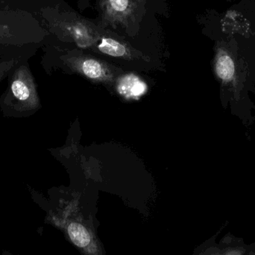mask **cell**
I'll return each mask as SVG.
<instances>
[{
	"instance_id": "obj_1",
	"label": "cell",
	"mask_w": 255,
	"mask_h": 255,
	"mask_svg": "<svg viewBox=\"0 0 255 255\" xmlns=\"http://www.w3.org/2000/svg\"><path fill=\"white\" fill-rule=\"evenodd\" d=\"M213 67L223 94L233 99L255 93V38L215 26Z\"/></svg>"
},
{
	"instance_id": "obj_2",
	"label": "cell",
	"mask_w": 255,
	"mask_h": 255,
	"mask_svg": "<svg viewBox=\"0 0 255 255\" xmlns=\"http://www.w3.org/2000/svg\"><path fill=\"white\" fill-rule=\"evenodd\" d=\"M146 84L133 74L123 76L118 82V92L126 98L138 99L146 92Z\"/></svg>"
},
{
	"instance_id": "obj_3",
	"label": "cell",
	"mask_w": 255,
	"mask_h": 255,
	"mask_svg": "<svg viewBox=\"0 0 255 255\" xmlns=\"http://www.w3.org/2000/svg\"><path fill=\"white\" fill-rule=\"evenodd\" d=\"M68 235L72 242L79 248H85L91 244V238L88 231L78 223H71L68 226Z\"/></svg>"
},
{
	"instance_id": "obj_4",
	"label": "cell",
	"mask_w": 255,
	"mask_h": 255,
	"mask_svg": "<svg viewBox=\"0 0 255 255\" xmlns=\"http://www.w3.org/2000/svg\"><path fill=\"white\" fill-rule=\"evenodd\" d=\"M81 70L91 79H100L106 75V70L100 61L94 59H86L81 64Z\"/></svg>"
},
{
	"instance_id": "obj_5",
	"label": "cell",
	"mask_w": 255,
	"mask_h": 255,
	"mask_svg": "<svg viewBox=\"0 0 255 255\" xmlns=\"http://www.w3.org/2000/svg\"><path fill=\"white\" fill-rule=\"evenodd\" d=\"M99 49L103 53L112 56H124L127 54V49L122 43L112 38H103L99 45Z\"/></svg>"
},
{
	"instance_id": "obj_6",
	"label": "cell",
	"mask_w": 255,
	"mask_h": 255,
	"mask_svg": "<svg viewBox=\"0 0 255 255\" xmlns=\"http://www.w3.org/2000/svg\"><path fill=\"white\" fill-rule=\"evenodd\" d=\"M73 34L76 43L80 47H88L92 43V37L86 27L82 24L78 23L73 25Z\"/></svg>"
},
{
	"instance_id": "obj_7",
	"label": "cell",
	"mask_w": 255,
	"mask_h": 255,
	"mask_svg": "<svg viewBox=\"0 0 255 255\" xmlns=\"http://www.w3.org/2000/svg\"><path fill=\"white\" fill-rule=\"evenodd\" d=\"M12 92L16 98L19 100H25L29 97V90L22 81L15 80L11 85Z\"/></svg>"
},
{
	"instance_id": "obj_8",
	"label": "cell",
	"mask_w": 255,
	"mask_h": 255,
	"mask_svg": "<svg viewBox=\"0 0 255 255\" xmlns=\"http://www.w3.org/2000/svg\"><path fill=\"white\" fill-rule=\"evenodd\" d=\"M108 2L111 10L117 13L127 11L129 6V0H109Z\"/></svg>"
}]
</instances>
